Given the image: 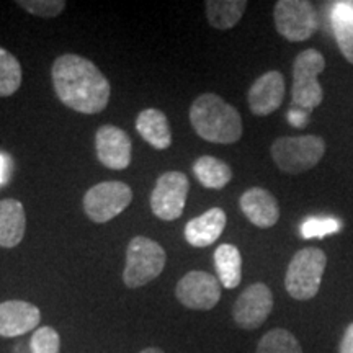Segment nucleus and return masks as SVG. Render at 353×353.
I'll return each instance as SVG.
<instances>
[{"mask_svg":"<svg viewBox=\"0 0 353 353\" xmlns=\"http://www.w3.org/2000/svg\"><path fill=\"white\" fill-rule=\"evenodd\" d=\"M10 169H12V159L7 154L0 152V187L7 185L10 180Z\"/></svg>","mask_w":353,"mask_h":353,"instance_id":"28","label":"nucleus"},{"mask_svg":"<svg viewBox=\"0 0 353 353\" xmlns=\"http://www.w3.org/2000/svg\"><path fill=\"white\" fill-rule=\"evenodd\" d=\"M341 231V223L334 218H309L303 223L301 234L304 239H311V237H324L329 234Z\"/></svg>","mask_w":353,"mask_h":353,"instance_id":"27","label":"nucleus"},{"mask_svg":"<svg viewBox=\"0 0 353 353\" xmlns=\"http://www.w3.org/2000/svg\"><path fill=\"white\" fill-rule=\"evenodd\" d=\"M175 296L185 307L195 311H210L221 299V283L208 272H188L176 283Z\"/></svg>","mask_w":353,"mask_h":353,"instance_id":"10","label":"nucleus"},{"mask_svg":"<svg viewBox=\"0 0 353 353\" xmlns=\"http://www.w3.org/2000/svg\"><path fill=\"white\" fill-rule=\"evenodd\" d=\"M327 255L317 247H306L293 255L286 268L285 288L293 299L309 301L319 293Z\"/></svg>","mask_w":353,"mask_h":353,"instance_id":"3","label":"nucleus"},{"mask_svg":"<svg viewBox=\"0 0 353 353\" xmlns=\"http://www.w3.org/2000/svg\"><path fill=\"white\" fill-rule=\"evenodd\" d=\"M41 312L32 303L10 299L0 304V335L19 337L38 327Z\"/></svg>","mask_w":353,"mask_h":353,"instance_id":"14","label":"nucleus"},{"mask_svg":"<svg viewBox=\"0 0 353 353\" xmlns=\"http://www.w3.org/2000/svg\"><path fill=\"white\" fill-rule=\"evenodd\" d=\"M21 65L12 52L0 46V97H10L21 85Z\"/></svg>","mask_w":353,"mask_h":353,"instance_id":"24","label":"nucleus"},{"mask_svg":"<svg viewBox=\"0 0 353 353\" xmlns=\"http://www.w3.org/2000/svg\"><path fill=\"white\" fill-rule=\"evenodd\" d=\"M214 265L219 283L228 290H234L242 280V255L236 245L221 244L214 252Z\"/></svg>","mask_w":353,"mask_h":353,"instance_id":"20","label":"nucleus"},{"mask_svg":"<svg viewBox=\"0 0 353 353\" xmlns=\"http://www.w3.org/2000/svg\"><path fill=\"white\" fill-rule=\"evenodd\" d=\"M206 19L216 30L234 28L245 13V0H208L205 3Z\"/></svg>","mask_w":353,"mask_h":353,"instance_id":"22","label":"nucleus"},{"mask_svg":"<svg viewBox=\"0 0 353 353\" xmlns=\"http://www.w3.org/2000/svg\"><path fill=\"white\" fill-rule=\"evenodd\" d=\"M255 353H303V348L290 330L272 329L260 339Z\"/></svg>","mask_w":353,"mask_h":353,"instance_id":"23","label":"nucleus"},{"mask_svg":"<svg viewBox=\"0 0 353 353\" xmlns=\"http://www.w3.org/2000/svg\"><path fill=\"white\" fill-rule=\"evenodd\" d=\"M95 151L99 161L112 170H125L131 164L132 144L125 130L105 125L95 132Z\"/></svg>","mask_w":353,"mask_h":353,"instance_id":"12","label":"nucleus"},{"mask_svg":"<svg viewBox=\"0 0 353 353\" xmlns=\"http://www.w3.org/2000/svg\"><path fill=\"white\" fill-rule=\"evenodd\" d=\"M132 201L130 185L118 180L101 182L87 190L83 195V211L94 223L103 224L123 213Z\"/></svg>","mask_w":353,"mask_h":353,"instance_id":"7","label":"nucleus"},{"mask_svg":"<svg viewBox=\"0 0 353 353\" xmlns=\"http://www.w3.org/2000/svg\"><path fill=\"white\" fill-rule=\"evenodd\" d=\"M330 23H332L339 50L348 63L353 64V3H334L332 13H330Z\"/></svg>","mask_w":353,"mask_h":353,"instance_id":"19","label":"nucleus"},{"mask_svg":"<svg viewBox=\"0 0 353 353\" xmlns=\"http://www.w3.org/2000/svg\"><path fill=\"white\" fill-rule=\"evenodd\" d=\"M190 192V180L183 172H165L157 179L151 193L152 213L162 221H174L182 216Z\"/></svg>","mask_w":353,"mask_h":353,"instance_id":"9","label":"nucleus"},{"mask_svg":"<svg viewBox=\"0 0 353 353\" xmlns=\"http://www.w3.org/2000/svg\"><path fill=\"white\" fill-rule=\"evenodd\" d=\"M136 130L145 143L157 151H165L172 144V131L165 113L157 108H145L136 118Z\"/></svg>","mask_w":353,"mask_h":353,"instance_id":"18","label":"nucleus"},{"mask_svg":"<svg viewBox=\"0 0 353 353\" xmlns=\"http://www.w3.org/2000/svg\"><path fill=\"white\" fill-rule=\"evenodd\" d=\"M193 174L205 188L221 190L232 180V169L226 162L213 156L198 157L193 164Z\"/></svg>","mask_w":353,"mask_h":353,"instance_id":"21","label":"nucleus"},{"mask_svg":"<svg viewBox=\"0 0 353 353\" xmlns=\"http://www.w3.org/2000/svg\"><path fill=\"white\" fill-rule=\"evenodd\" d=\"M339 353H353V322L347 325L341 343H339Z\"/></svg>","mask_w":353,"mask_h":353,"instance_id":"29","label":"nucleus"},{"mask_svg":"<svg viewBox=\"0 0 353 353\" xmlns=\"http://www.w3.org/2000/svg\"><path fill=\"white\" fill-rule=\"evenodd\" d=\"M285 99V77L280 70H268L247 92L249 108L255 117H268L281 107Z\"/></svg>","mask_w":353,"mask_h":353,"instance_id":"13","label":"nucleus"},{"mask_svg":"<svg viewBox=\"0 0 353 353\" xmlns=\"http://www.w3.org/2000/svg\"><path fill=\"white\" fill-rule=\"evenodd\" d=\"M190 121L200 138L214 144H234L242 138V118L216 94H203L190 107Z\"/></svg>","mask_w":353,"mask_h":353,"instance_id":"2","label":"nucleus"},{"mask_svg":"<svg viewBox=\"0 0 353 353\" xmlns=\"http://www.w3.org/2000/svg\"><path fill=\"white\" fill-rule=\"evenodd\" d=\"M141 353H164L161 350V348H156V347H149V348H144Z\"/></svg>","mask_w":353,"mask_h":353,"instance_id":"31","label":"nucleus"},{"mask_svg":"<svg viewBox=\"0 0 353 353\" xmlns=\"http://www.w3.org/2000/svg\"><path fill=\"white\" fill-rule=\"evenodd\" d=\"M167 255L161 244L149 237H132L126 249L123 281L128 288H141L151 283L165 268Z\"/></svg>","mask_w":353,"mask_h":353,"instance_id":"6","label":"nucleus"},{"mask_svg":"<svg viewBox=\"0 0 353 353\" xmlns=\"http://www.w3.org/2000/svg\"><path fill=\"white\" fill-rule=\"evenodd\" d=\"M17 6L39 19H54L65 8L64 0H19Z\"/></svg>","mask_w":353,"mask_h":353,"instance_id":"26","label":"nucleus"},{"mask_svg":"<svg viewBox=\"0 0 353 353\" xmlns=\"http://www.w3.org/2000/svg\"><path fill=\"white\" fill-rule=\"evenodd\" d=\"M273 311V294L265 283H254L234 303L232 317L241 329H259Z\"/></svg>","mask_w":353,"mask_h":353,"instance_id":"11","label":"nucleus"},{"mask_svg":"<svg viewBox=\"0 0 353 353\" xmlns=\"http://www.w3.org/2000/svg\"><path fill=\"white\" fill-rule=\"evenodd\" d=\"M276 32L291 43L306 41L316 33V8L307 0H278L273 8Z\"/></svg>","mask_w":353,"mask_h":353,"instance_id":"8","label":"nucleus"},{"mask_svg":"<svg viewBox=\"0 0 353 353\" xmlns=\"http://www.w3.org/2000/svg\"><path fill=\"white\" fill-rule=\"evenodd\" d=\"M26 231L25 208L19 200H0V247L12 249L23 241Z\"/></svg>","mask_w":353,"mask_h":353,"instance_id":"17","label":"nucleus"},{"mask_svg":"<svg viewBox=\"0 0 353 353\" xmlns=\"http://www.w3.org/2000/svg\"><path fill=\"white\" fill-rule=\"evenodd\" d=\"M288 121L296 128H304L307 123V112H303V110L298 108H291L288 113Z\"/></svg>","mask_w":353,"mask_h":353,"instance_id":"30","label":"nucleus"},{"mask_svg":"<svg viewBox=\"0 0 353 353\" xmlns=\"http://www.w3.org/2000/svg\"><path fill=\"white\" fill-rule=\"evenodd\" d=\"M54 92L65 107L83 114H95L108 107L112 87L108 79L87 57L63 54L51 68Z\"/></svg>","mask_w":353,"mask_h":353,"instance_id":"1","label":"nucleus"},{"mask_svg":"<svg viewBox=\"0 0 353 353\" xmlns=\"http://www.w3.org/2000/svg\"><path fill=\"white\" fill-rule=\"evenodd\" d=\"M270 154L281 172L298 175L319 164L325 154V143L316 134L283 136L272 144Z\"/></svg>","mask_w":353,"mask_h":353,"instance_id":"4","label":"nucleus"},{"mask_svg":"<svg viewBox=\"0 0 353 353\" xmlns=\"http://www.w3.org/2000/svg\"><path fill=\"white\" fill-rule=\"evenodd\" d=\"M61 337L56 329L44 325L34 330L30 341V350L32 353H59Z\"/></svg>","mask_w":353,"mask_h":353,"instance_id":"25","label":"nucleus"},{"mask_svg":"<svg viewBox=\"0 0 353 353\" xmlns=\"http://www.w3.org/2000/svg\"><path fill=\"white\" fill-rule=\"evenodd\" d=\"M325 69V59L317 50H304L293 63V87H291V108L311 112L319 107L324 99L319 74Z\"/></svg>","mask_w":353,"mask_h":353,"instance_id":"5","label":"nucleus"},{"mask_svg":"<svg viewBox=\"0 0 353 353\" xmlns=\"http://www.w3.org/2000/svg\"><path fill=\"white\" fill-rule=\"evenodd\" d=\"M239 205L245 218L260 229L273 228L280 219V206L276 198L265 188H249L242 193Z\"/></svg>","mask_w":353,"mask_h":353,"instance_id":"15","label":"nucleus"},{"mask_svg":"<svg viewBox=\"0 0 353 353\" xmlns=\"http://www.w3.org/2000/svg\"><path fill=\"white\" fill-rule=\"evenodd\" d=\"M226 213L224 210L211 208L192 221L185 226V239L193 247H208L214 244L226 228Z\"/></svg>","mask_w":353,"mask_h":353,"instance_id":"16","label":"nucleus"}]
</instances>
